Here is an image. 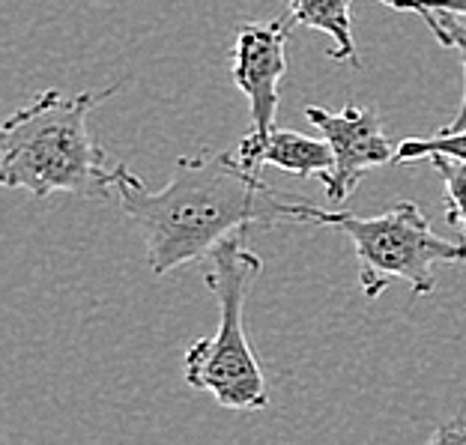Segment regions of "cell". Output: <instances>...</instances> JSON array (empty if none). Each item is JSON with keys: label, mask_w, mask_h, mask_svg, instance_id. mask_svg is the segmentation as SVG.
Here are the masks:
<instances>
[{"label": "cell", "mask_w": 466, "mask_h": 445, "mask_svg": "<svg viewBox=\"0 0 466 445\" xmlns=\"http://www.w3.org/2000/svg\"><path fill=\"white\" fill-rule=\"evenodd\" d=\"M114 188L123 213L141 230L147 267L156 275L207 258L225 237L251 225H314L320 209L269 188L237 153L216 150L179 156L162 192H150L141 177L116 165Z\"/></svg>", "instance_id": "1"}, {"label": "cell", "mask_w": 466, "mask_h": 445, "mask_svg": "<svg viewBox=\"0 0 466 445\" xmlns=\"http://www.w3.org/2000/svg\"><path fill=\"white\" fill-rule=\"evenodd\" d=\"M114 93H66L46 90L6 116L0 129V183L25 188L34 197L78 195L108 197L114 188V167L90 135L87 116L93 105Z\"/></svg>", "instance_id": "2"}, {"label": "cell", "mask_w": 466, "mask_h": 445, "mask_svg": "<svg viewBox=\"0 0 466 445\" xmlns=\"http://www.w3.org/2000/svg\"><path fill=\"white\" fill-rule=\"evenodd\" d=\"M263 269L242 233H230L207 254L204 281L218 299V329L186 349L183 374L198 391H209L228 410H267V379L246 338V299Z\"/></svg>", "instance_id": "3"}, {"label": "cell", "mask_w": 466, "mask_h": 445, "mask_svg": "<svg viewBox=\"0 0 466 445\" xmlns=\"http://www.w3.org/2000/svg\"><path fill=\"white\" fill-rule=\"evenodd\" d=\"M314 225L350 237L359 258V284L368 299H377L395 281L410 284L416 296H431L437 290L433 267L466 260V239L433 233L416 200H398L389 213L370 218H359L347 209H317Z\"/></svg>", "instance_id": "4"}, {"label": "cell", "mask_w": 466, "mask_h": 445, "mask_svg": "<svg viewBox=\"0 0 466 445\" xmlns=\"http://www.w3.org/2000/svg\"><path fill=\"white\" fill-rule=\"evenodd\" d=\"M305 116L332 144L335 165L332 171H326L320 177L332 207H341L344 200H350V195L356 192L368 171L395 162L398 147L389 144V137L383 132V116H380L377 108L344 105L341 111H329L320 108V105H309Z\"/></svg>", "instance_id": "5"}, {"label": "cell", "mask_w": 466, "mask_h": 445, "mask_svg": "<svg viewBox=\"0 0 466 445\" xmlns=\"http://www.w3.org/2000/svg\"><path fill=\"white\" fill-rule=\"evenodd\" d=\"M296 21L288 15L272 21H246L233 30V84L251 105V137H267L275 129L279 84L288 72V39Z\"/></svg>", "instance_id": "6"}, {"label": "cell", "mask_w": 466, "mask_h": 445, "mask_svg": "<svg viewBox=\"0 0 466 445\" xmlns=\"http://www.w3.org/2000/svg\"><path fill=\"white\" fill-rule=\"evenodd\" d=\"M237 156L251 171H260L263 165H272L279 171H288L293 177H317L332 171L335 153L326 137H311L290 129H272L267 137L246 135L237 147Z\"/></svg>", "instance_id": "7"}, {"label": "cell", "mask_w": 466, "mask_h": 445, "mask_svg": "<svg viewBox=\"0 0 466 445\" xmlns=\"http://www.w3.org/2000/svg\"><path fill=\"white\" fill-rule=\"evenodd\" d=\"M288 13L296 25L314 27L332 39V48L326 51L332 60L359 66L353 39V0H288Z\"/></svg>", "instance_id": "8"}, {"label": "cell", "mask_w": 466, "mask_h": 445, "mask_svg": "<svg viewBox=\"0 0 466 445\" xmlns=\"http://www.w3.org/2000/svg\"><path fill=\"white\" fill-rule=\"evenodd\" d=\"M421 21L431 27V34L437 36L440 46L454 48L458 57L463 63V76H466V25L461 21V15H451V13H425ZM466 129V78H463V99H461V108L454 114V120L440 132H461Z\"/></svg>", "instance_id": "9"}, {"label": "cell", "mask_w": 466, "mask_h": 445, "mask_svg": "<svg viewBox=\"0 0 466 445\" xmlns=\"http://www.w3.org/2000/svg\"><path fill=\"white\" fill-rule=\"evenodd\" d=\"M428 162L437 167L446 188V221L466 233V162L451 156H431Z\"/></svg>", "instance_id": "10"}, {"label": "cell", "mask_w": 466, "mask_h": 445, "mask_svg": "<svg viewBox=\"0 0 466 445\" xmlns=\"http://www.w3.org/2000/svg\"><path fill=\"white\" fill-rule=\"evenodd\" d=\"M431 156H451V158H463L466 162V129L437 132L433 137H412V141H404L395 150V162L398 165L428 162Z\"/></svg>", "instance_id": "11"}, {"label": "cell", "mask_w": 466, "mask_h": 445, "mask_svg": "<svg viewBox=\"0 0 466 445\" xmlns=\"http://www.w3.org/2000/svg\"><path fill=\"white\" fill-rule=\"evenodd\" d=\"M389 9L398 13H412V15H425V13H451L466 18V0H380Z\"/></svg>", "instance_id": "12"}, {"label": "cell", "mask_w": 466, "mask_h": 445, "mask_svg": "<svg viewBox=\"0 0 466 445\" xmlns=\"http://www.w3.org/2000/svg\"><path fill=\"white\" fill-rule=\"evenodd\" d=\"M433 442H466V419L449 421L433 433Z\"/></svg>", "instance_id": "13"}]
</instances>
